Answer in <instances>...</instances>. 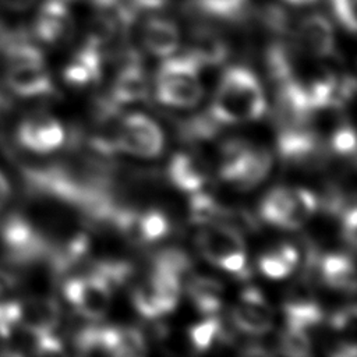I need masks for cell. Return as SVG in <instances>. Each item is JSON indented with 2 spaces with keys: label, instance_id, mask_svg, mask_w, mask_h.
<instances>
[{
  "label": "cell",
  "instance_id": "11",
  "mask_svg": "<svg viewBox=\"0 0 357 357\" xmlns=\"http://www.w3.org/2000/svg\"><path fill=\"white\" fill-rule=\"evenodd\" d=\"M233 322L245 333L261 335L272 328L273 311L258 289L247 287L233 310Z\"/></svg>",
  "mask_w": 357,
  "mask_h": 357
},
{
  "label": "cell",
  "instance_id": "36",
  "mask_svg": "<svg viewBox=\"0 0 357 357\" xmlns=\"http://www.w3.org/2000/svg\"><path fill=\"white\" fill-rule=\"evenodd\" d=\"M356 319V307L351 304L349 307H343L342 310H337L335 314H332L329 324L336 331H344L350 326H353Z\"/></svg>",
  "mask_w": 357,
  "mask_h": 357
},
{
  "label": "cell",
  "instance_id": "29",
  "mask_svg": "<svg viewBox=\"0 0 357 357\" xmlns=\"http://www.w3.org/2000/svg\"><path fill=\"white\" fill-rule=\"evenodd\" d=\"M225 211L212 198V195L206 192H198L191 197L190 199V219L195 225H209L213 222H220L223 219Z\"/></svg>",
  "mask_w": 357,
  "mask_h": 357
},
{
  "label": "cell",
  "instance_id": "21",
  "mask_svg": "<svg viewBox=\"0 0 357 357\" xmlns=\"http://www.w3.org/2000/svg\"><path fill=\"white\" fill-rule=\"evenodd\" d=\"M317 271L329 287L353 293L356 290L354 264L344 254H328L318 258Z\"/></svg>",
  "mask_w": 357,
  "mask_h": 357
},
{
  "label": "cell",
  "instance_id": "30",
  "mask_svg": "<svg viewBox=\"0 0 357 357\" xmlns=\"http://www.w3.org/2000/svg\"><path fill=\"white\" fill-rule=\"evenodd\" d=\"M132 303L135 310L145 318L153 319L163 315L159 307L155 283L151 273L135 286L132 291Z\"/></svg>",
  "mask_w": 357,
  "mask_h": 357
},
{
  "label": "cell",
  "instance_id": "3",
  "mask_svg": "<svg viewBox=\"0 0 357 357\" xmlns=\"http://www.w3.org/2000/svg\"><path fill=\"white\" fill-rule=\"evenodd\" d=\"M197 244L211 264L233 275L247 276V254L243 237L229 223L213 222L205 225L198 234Z\"/></svg>",
  "mask_w": 357,
  "mask_h": 357
},
{
  "label": "cell",
  "instance_id": "28",
  "mask_svg": "<svg viewBox=\"0 0 357 357\" xmlns=\"http://www.w3.org/2000/svg\"><path fill=\"white\" fill-rule=\"evenodd\" d=\"M137 230L139 243H153L167 236L170 223L163 212L158 209H149L138 215Z\"/></svg>",
  "mask_w": 357,
  "mask_h": 357
},
{
  "label": "cell",
  "instance_id": "25",
  "mask_svg": "<svg viewBox=\"0 0 357 357\" xmlns=\"http://www.w3.org/2000/svg\"><path fill=\"white\" fill-rule=\"evenodd\" d=\"M318 206L317 197L305 188H291L290 201L283 215L279 227L283 229H298L314 215Z\"/></svg>",
  "mask_w": 357,
  "mask_h": 357
},
{
  "label": "cell",
  "instance_id": "5",
  "mask_svg": "<svg viewBox=\"0 0 357 357\" xmlns=\"http://www.w3.org/2000/svg\"><path fill=\"white\" fill-rule=\"evenodd\" d=\"M113 287L98 272L70 278L63 284L66 300L88 319H100L109 311Z\"/></svg>",
  "mask_w": 357,
  "mask_h": 357
},
{
  "label": "cell",
  "instance_id": "1",
  "mask_svg": "<svg viewBox=\"0 0 357 357\" xmlns=\"http://www.w3.org/2000/svg\"><path fill=\"white\" fill-rule=\"evenodd\" d=\"M265 95L255 74L243 66H231L222 74L209 113L220 124L245 123L264 116Z\"/></svg>",
  "mask_w": 357,
  "mask_h": 357
},
{
  "label": "cell",
  "instance_id": "17",
  "mask_svg": "<svg viewBox=\"0 0 357 357\" xmlns=\"http://www.w3.org/2000/svg\"><path fill=\"white\" fill-rule=\"evenodd\" d=\"M283 310L287 325L305 331L321 324L324 319L321 305L314 300L310 287L304 282L290 291Z\"/></svg>",
  "mask_w": 357,
  "mask_h": 357
},
{
  "label": "cell",
  "instance_id": "24",
  "mask_svg": "<svg viewBox=\"0 0 357 357\" xmlns=\"http://www.w3.org/2000/svg\"><path fill=\"white\" fill-rule=\"evenodd\" d=\"M272 166V158L264 148L250 146L248 153L231 184L240 188H251L265 180Z\"/></svg>",
  "mask_w": 357,
  "mask_h": 357
},
{
  "label": "cell",
  "instance_id": "38",
  "mask_svg": "<svg viewBox=\"0 0 357 357\" xmlns=\"http://www.w3.org/2000/svg\"><path fill=\"white\" fill-rule=\"evenodd\" d=\"M36 0H0V4L10 11H25L33 6Z\"/></svg>",
  "mask_w": 357,
  "mask_h": 357
},
{
  "label": "cell",
  "instance_id": "41",
  "mask_svg": "<svg viewBox=\"0 0 357 357\" xmlns=\"http://www.w3.org/2000/svg\"><path fill=\"white\" fill-rule=\"evenodd\" d=\"M60 1H64V3H67V4H68L70 1H74V0H60Z\"/></svg>",
  "mask_w": 357,
  "mask_h": 357
},
{
  "label": "cell",
  "instance_id": "22",
  "mask_svg": "<svg viewBox=\"0 0 357 357\" xmlns=\"http://www.w3.org/2000/svg\"><path fill=\"white\" fill-rule=\"evenodd\" d=\"M102 339L107 354L139 356L145 353V339L135 328L102 326Z\"/></svg>",
  "mask_w": 357,
  "mask_h": 357
},
{
  "label": "cell",
  "instance_id": "10",
  "mask_svg": "<svg viewBox=\"0 0 357 357\" xmlns=\"http://www.w3.org/2000/svg\"><path fill=\"white\" fill-rule=\"evenodd\" d=\"M183 11L194 21L243 24L252 18L254 7L251 0H185Z\"/></svg>",
  "mask_w": 357,
  "mask_h": 357
},
{
  "label": "cell",
  "instance_id": "35",
  "mask_svg": "<svg viewBox=\"0 0 357 357\" xmlns=\"http://www.w3.org/2000/svg\"><path fill=\"white\" fill-rule=\"evenodd\" d=\"M331 148L339 156H354L356 153V135L350 126L339 127L331 138Z\"/></svg>",
  "mask_w": 357,
  "mask_h": 357
},
{
  "label": "cell",
  "instance_id": "8",
  "mask_svg": "<svg viewBox=\"0 0 357 357\" xmlns=\"http://www.w3.org/2000/svg\"><path fill=\"white\" fill-rule=\"evenodd\" d=\"M293 36L296 45L312 57H329L335 53V31L328 20L321 13L307 14L297 24Z\"/></svg>",
  "mask_w": 357,
  "mask_h": 357
},
{
  "label": "cell",
  "instance_id": "37",
  "mask_svg": "<svg viewBox=\"0 0 357 357\" xmlns=\"http://www.w3.org/2000/svg\"><path fill=\"white\" fill-rule=\"evenodd\" d=\"M170 0H132L134 6L138 8V11L141 10H146V11H155V10H162L169 4Z\"/></svg>",
  "mask_w": 357,
  "mask_h": 357
},
{
  "label": "cell",
  "instance_id": "15",
  "mask_svg": "<svg viewBox=\"0 0 357 357\" xmlns=\"http://www.w3.org/2000/svg\"><path fill=\"white\" fill-rule=\"evenodd\" d=\"M4 81L11 92L22 98L43 96L53 91V81L45 63L7 67Z\"/></svg>",
  "mask_w": 357,
  "mask_h": 357
},
{
  "label": "cell",
  "instance_id": "34",
  "mask_svg": "<svg viewBox=\"0 0 357 357\" xmlns=\"http://www.w3.org/2000/svg\"><path fill=\"white\" fill-rule=\"evenodd\" d=\"M356 3L357 0H328L332 17L349 33L356 32Z\"/></svg>",
  "mask_w": 357,
  "mask_h": 357
},
{
  "label": "cell",
  "instance_id": "27",
  "mask_svg": "<svg viewBox=\"0 0 357 357\" xmlns=\"http://www.w3.org/2000/svg\"><path fill=\"white\" fill-rule=\"evenodd\" d=\"M258 22L271 33L286 36L291 32V15L280 4L265 3L258 8H254V14Z\"/></svg>",
  "mask_w": 357,
  "mask_h": 357
},
{
  "label": "cell",
  "instance_id": "39",
  "mask_svg": "<svg viewBox=\"0 0 357 357\" xmlns=\"http://www.w3.org/2000/svg\"><path fill=\"white\" fill-rule=\"evenodd\" d=\"M10 183L7 180V177L0 172V209L6 205L8 197H10Z\"/></svg>",
  "mask_w": 357,
  "mask_h": 357
},
{
  "label": "cell",
  "instance_id": "4",
  "mask_svg": "<svg viewBox=\"0 0 357 357\" xmlns=\"http://www.w3.org/2000/svg\"><path fill=\"white\" fill-rule=\"evenodd\" d=\"M0 247L11 264L25 265L46 258L52 245L24 216L13 215L0 226Z\"/></svg>",
  "mask_w": 357,
  "mask_h": 357
},
{
  "label": "cell",
  "instance_id": "13",
  "mask_svg": "<svg viewBox=\"0 0 357 357\" xmlns=\"http://www.w3.org/2000/svg\"><path fill=\"white\" fill-rule=\"evenodd\" d=\"M197 63L208 67L220 66L229 56V43L223 33L209 21H195L190 31L187 50Z\"/></svg>",
  "mask_w": 357,
  "mask_h": 357
},
{
  "label": "cell",
  "instance_id": "23",
  "mask_svg": "<svg viewBox=\"0 0 357 357\" xmlns=\"http://www.w3.org/2000/svg\"><path fill=\"white\" fill-rule=\"evenodd\" d=\"M223 286L219 280L205 276L191 279L188 284V294L195 308L202 312L212 315L218 312L223 301Z\"/></svg>",
  "mask_w": 357,
  "mask_h": 357
},
{
  "label": "cell",
  "instance_id": "32",
  "mask_svg": "<svg viewBox=\"0 0 357 357\" xmlns=\"http://www.w3.org/2000/svg\"><path fill=\"white\" fill-rule=\"evenodd\" d=\"M280 351L287 356H308L311 351V342L308 333L303 328L286 325V329L278 343Z\"/></svg>",
  "mask_w": 357,
  "mask_h": 357
},
{
  "label": "cell",
  "instance_id": "6",
  "mask_svg": "<svg viewBox=\"0 0 357 357\" xmlns=\"http://www.w3.org/2000/svg\"><path fill=\"white\" fill-rule=\"evenodd\" d=\"M163 144V132L151 117L141 113L121 117L119 131L120 151L141 158H155L162 152Z\"/></svg>",
  "mask_w": 357,
  "mask_h": 357
},
{
  "label": "cell",
  "instance_id": "2",
  "mask_svg": "<svg viewBox=\"0 0 357 357\" xmlns=\"http://www.w3.org/2000/svg\"><path fill=\"white\" fill-rule=\"evenodd\" d=\"M199 64L188 53L169 56L156 74V98L173 107H194L202 96Z\"/></svg>",
  "mask_w": 357,
  "mask_h": 357
},
{
  "label": "cell",
  "instance_id": "12",
  "mask_svg": "<svg viewBox=\"0 0 357 357\" xmlns=\"http://www.w3.org/2000/svg\"><path fill=\"white\" fill-rule=\"evenodd\" d=\"M278 149L286 162L294 165H315L324 155L318 137L308 126L278 130Z\"/></svg>",
  "mask_w": 357,
  "mask_h": 357
},
{
  "label": "cell",
  "instance_id": "16",
  "mask_svg": "<svg viewBox=\"0 0 357 357\" xmlns=\"http://www.w3.org/2000/svg\"><path fill=\"white\" fill-rule=\"evenodd\" d=\"M20 325L43 332L54 333L60 321V307L53 297L35 296L18 301Z\"/></svg>",
  "mask_w": 357,
  "mask_h": 357
},
{
  "label": "cell",
  "instance_id": "33",
  "mask_svg": "<svg viewBox=\"0 0 357 357\" xmlns=\"http://www.w3.org/2000/svg\"><path fill=\"white\" fill-rule=\"evenodd\" d=\"M222 333V324L218 318L209 317L204 319L202 322H198L197 325L191 326L188 335L191 344L197 350H206L211 347L213 340L220 336Z\"/></svg>",
  "mask_w": 357,
  "mask_h": 357
},
{
  "label": "cell",
  "instance_id": "19",
  "mask_svg": "<svg viewBox=\"0 0 357 357\" xmlns=\"http://www.w3.org/2000/svg\"><path fill=\"white\" fill-rule=\"evenodd\" d=\"M142 42L153 56L169 57L180 45L178 26L172 20L151 17L142 26Z\"/></svg>",
  "mask_w": 357,
  "mask_h": 357
},
{
  "label": "cell",
  "instance_id": "18",
  "mask_svg": "<svg viewBox=\"0 0 357 357\" xmlns=\"http://www.w3.org/2000/svg\"><path fill=\"white\" fill-rule=\"evenodd\" d=\"M167 176L178 190L195 192L201 190L208 178V166L201 156L177 153L169 162Z\"/></svg>",
  "mask_w": 357,
  "mask_h": 357
},
{
  "label": "cell",
  "instance_id": "14",
  "mask_svg": "<svg viewBox=\"0 0 357 357\" xmlns=\"http://www.w3.org/2000/svg\"><path fill=\"white\" fill-rule=\"evenodd\" d=\"M123 54V66L112 85L110 99L117 105L144 100L148 95V81L141 67L139 56L132 49L126 50Z\"/></svg>",
  "mask_w": 357,
  "mask_h": 357
},
{
  "label": "cell",
  "instance_id": "40",
  "mask_svg": "<svg viewBox=\"0 0 357 357\" xmlns=\"http://www.w3.org/2000/svg\"><path fill=\"white\" fill-rule=\"evenodd\" d=\"M286 1L287 4H291V6H310L312 3H315L317 0H283Z\"/></svg>",
  "mask_w": 357,
  "mask_h": 357
},
{
  "label": "cell",
  "instance_id": "26",
  "mask_svg": "<svg viewBox=\"0 0 357 357\" xmlns=\"http://www.w3.org/2000/svg\"><path fill=\"white\" fill-rule=\"evenodd\" d=\"M298 259L300 255L297 248L291 244H283L279 248L264 254L258 261V266L265 276L271 279H283L293 272Z\"/></svg>",
  "mask_w": 357,
  "mask_h": 357
},
{
  "label": "cell",
  "instance_id": "31",
  "mask_svg": "<svg viewBox=\"0 0 357 357\" xmlns=\"http://www.w3.org/2000/svg\"><path fill=\"white\" fill-rule=\"evenodd\" d=\"M291 188L276 187L271 190L259 205L261 218L275 226H279L283 215L286 213L289 201H290Z\"/></svg>",
  "mask_w": 357,
  "mask_h": 357
},
{
  "label": "cell",
  "instance_id": "20",
  "mask_svg": "<svg viewBox=\"0 0 357 357\" xmlns=\"http://www.w3.org/2000/svg\"><path fill=\"white\" fill-rule=\"evenodd\" d=\"M103 53L84 43L68 61L63 71L64 79L75 86L95 82L102 75Z\"/></svg>",
  "mask_w": 357,
  "mask_h": 357
},
{
  "label": "cell",
  "instance_id": "9",
  "mask_svg": "<svg viewBox=\"0 0 357 357\" xmlns=\"http://www.w3.org/2000/svg\"><path fill=\"white\" fill-rule=\"evenodd\" d=\"M73 17L67 3L60 0H45L31 26V35L38 40L56 45L73 33Z\"/></svg>",
  "mask_w": 357,
  "mask_h": 357
},
{
  "label": "cell",
  "instance_id": "7",
  "mask_svg": "<svg viewBox=\"0 0 357 357\" xmlns=\"http://www.w3.org/2000/svg\"><path fill=\"white\" fill-rule=\"evenodd\" d=\"M66 134L63 126L52 116L38 113L22 120L17 128L20 145L35 153H49L60 148Z\"/></svg>",
  "mask_w": 357,
  "mask_h": 357
}]
</instances>
